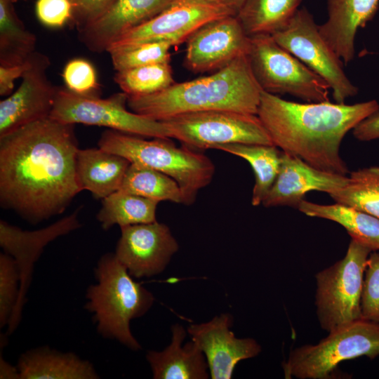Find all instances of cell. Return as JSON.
<instances>
[{"mask_svg": "<svg viewBox=\"0 0 379 379\" xmlns=\"http://www.w3.org/2000/svg\"><path fill=\"white\" fill-rule=\"evenodd\" d=\"M74 124L50 117L0 138V204L35 225L63 213L81 191Z\"/></svg>", "mask_w": 379, "mask_h": 379, "instance_id": "1", "label": "cell"}, {"mask_svg": "<svg viewBox=\"0 0 379 379\" xmlns=\"http://www.w3.org/2000/svg\"><path fill=\"white\" fill-rule=\"evenodd\" d=\"M379 109L375 100L352 105L328 101L297 102L262 91L257 115L274 145L309 165L346 175L340 154L345 135Z\"/></svg>", "mask_w": 379, "mask_h": 379, "instance_id": "2", "label": "cell"}, {"mask_svg": "<svg viewBox=\"0 0 379 379\" xmlns=\"http://www.w3.org/2000/svg\"><path fill=\"white\" fill-rule=\"evenodd\" d=\"M262 91L246 54L211 75L175 82L149 95H128L127 106L137 114L157 121L210 110L257 114Z\"/></svg>", "mask_w": 379, "mask_h": 379, "instance_id": "3", "label": "cell"}, {"mask_svg": "<svg viewBox=\"0 0 379 379\" xmlns=\"http://www.w3.org/2000/svg\"><path fill=\"white\" fill-rule=\"evenodd\" d=\"M94 272L97 284L87 289L85 308L93 314L98 332L132 350H140L130 321L148 312L154 301L152 293L133 279L114 253L103 255Z\"/></svg>", "mask_w": 379, "mask_h": 379, "instance_id": "4", "label": "cell"}, {"mask_svg": "<svg viewBox=\"0 0 379 379\" xmlns=\"http://www.w3.org/2000/svg\"><path fill=\"white\" fill-rule=\"evenodd\" d=\"M142 137L108 129L101 134L98 145L131 163L171 177L180 187L182 204H192L199 190L206 187L213 178L215 166L212 161L185 145L178 147L169 138L147 140Z\"/></svg>", "mask_w": 379, "mask_h": 379, "instance_id": "5", "label": "cell"}, {"mask_svg": "<svg viewBox=\"0 0 379 379\" xmlns=\"http://www.w3.org/2000/svg\"><path fill=\"white\" fill-rule=\"evenodd\" d=\"M379 356V323L359 319L328 333L317 344L293 349L282 364L286 378H330L339 364Z\"/></svg>", "mask_w": 379, "mask_h": 379, "instance_id": "6", "label": "cell"}, {"mask_svg": "<svg viewBox=\"0 0 379 379\" xmlns=\"http://www.w3.org/2000/svg\"><path fill=\"white\" fill-rule=\"evenodd\" d=\"M372 251L351 239L345 256L316 276L315 305L327 332L361 319V298L367 260Z\"/></svg>", "mask_w": 379, "mask_h": 379, "instance_id": "7", "label": "cell"}, {"mask_svg": "<svg viewBox=\"0 0 379 379\" xmlns=\"http://www.w3.org/2000/svg\"><path fill=\"white\" fill-rule=\"evenodd\" d=\"M248 58L263 91L305 102L328 101L330 88L317 74L281 46L270 34L250 36Z\"/></svg>", "mask_w": 379, "mask_h": 379, "instance_id": "8", "label": "cell"}, {"mask_svg": "<svg viewBox=\"0 0 379 379\" xmlns=\"http://www.w3.org/2000/svg\"><path fill=\"white\" fill-rule=\"evenodd\" d=\"M128 95L114 93L107 98L84 96L58 87L50 118L65 124L98 126L130 134L170 138L165 124L126 109Z\"/></svg>", "mask_w": 379, "mask_h": 379, "instance_id": "9", "label": "cell"}, {"mask_svg": "<svg viewBox=\"0 0 379 379\" xmlns=\"http://www.w3.org/2000/svg\"><path fill=\"white\" fill-rule=\"evenodd\" d=\"M162 121L170 138L191 149H213L230 143L273 145L257 114L230 110L182 114Z\"/></svg>", "mask_w": 379, "mask_h": 379, "instance_id": "10", "label": "cell"}, {"mask_svg": "<svg viewBox=\"0 0 379 379\" xmlns=\"http://www.w3.org/2000/svg\"><path fill=\"white\" fill-rule=\"evenodd\" d=\"M272 36L327 83L335 102L345 103L357 94L358 88L345 73L343 61L321 36L307 8H299L287 25Z\"/></svg>", "mask_w": 379, "mask_h": 379, "instance_id": "11", "label": "cell"}, {"mask_svg": "<svg viewBox=\"0 0 379 379\" xmlns=\"http://www.w3.org/2000/svg\"><path fill=\"white\" fill-rule=\"evenodd\" d=\"M229 15L236 13L215 0H175L153 18L119 36L107 52L153 41L177 46L202 25Z\"/></svg>", "mask_w": 379, "mask_h": 379, "instance_id": "12", "label": "cell"}, {"mask_svg": "<svg viewBox=\"0 0 379 379\" xmlns=\"http://www.w3.org/2000/svg\"><path fill=\"white\" fill-rule=\"evenodd\" d=\"M51 61L35 51L18 89L0 102V138L29 124L50 117L58 86L48 79Z\"/></svg>", "mask_w": 379, "mask_h": 379, "instance_id": "13", "label": "cell"}, {"mask_svg": "<svg viewBox=\"0 0 379 379\" xmlns=\"http://www.w3.org/2000/svg\"><path fill=\"white\" fill-rule=\"evenodd\" d=\"M250 40L236 15L211 20L187 38L183 65L196 74L214 72L248 54Z\"/></svg>", "mask_w": 379, "mask_h": 379, "instance_id": "14", "label": "cell"}, {"mask_svg": "<svg viewBox=\"0 0 379 379\" xmlns=\"http://www.w3.org/2000/svg\"><path fill=\"white\" fill-rule=\"evenodd\" d=\"M78 215L79 210L74 211L46 227L33 231L23 230L0 220V246L15 260L20 277L19 295L8 324V333H13L20 322L35 262L49 243L81 227Z\"/></svg>", "mask_w": 379, "mask_h": 379, "instance_id": "15", "label": "cell"}, {"mask_svg": "<svg viewBox=\"0 0 379 379\" xmlns=\"http://www.w3.org/2000/svg\"><path fill=\"white\" fill-rule=\"evenodd\" d=\"M115 255L135 278L162 272L179 245L169 227L157 221L121 227Z\"/></svg>", "mask_w": 379, "mask_h": 379, "instance_id": "16", "label": "cell"}, {"mask_svg": "<svg viewBox=\"0 0 379 379\" xmlns=\"http://www.w3.org/2000/svg\"><path fill=\"white\" fill-rule=\"evenodd\" d=\"M230 314H221L209 321L192 324L187 332L202 350L212 379H230L237 364L256 357L261 346L251 338H238L230 329Z\"/></svg>", "mask_w": 379, "mask_h": 379, "instance_id": "17", "label": "cell"}, {"mask_svg": "<svg viewBox=\"0 0 379 379\" xmlns=\"http://www.w3.org/2000/svg\"><path fill=\"white\" fill-rule=\"evenodd\" d=\"M348 177L312 167L302 159L281 151L277 177L262 201L265 207L298 208L310 191L329 194L343 186Z\"/></svg>", "mask_w": 379, "mask_h": 379, "instance_id": "18", "label": "cell"}, {"mask_svg": "<svg viewBox=\"0 0 379 379\" xmlns=\"http://www.w3.org/2000/svg\"><path fill=\"white\" fill-rule=\"evenodd\" d=\"M175 0H116L98 19L79 31L81 43L102 53L119 36L153 18Z\"/></svg>", "mask_w": 379, "mask_h": 379, "instance_id": "19", "label": "cell"}, {"mask_svg": "<svg viewBox=\"0 0 379 379\" xmlns=\"http://www.w3.org/2000/svg\"><path fill=\"white\" fill-rule=\"evenodd\" d=\"M378 4L379 0H328V18L319 30L343 63L354 59L357 32L373 19Z\"/></svg>", "mask_w": 379, "mask_h": 379, "instance_id": "20", "label": "cell"}, {"mask_svg": "<svg viewBox=\"0 0 379 379\" xmlns=\"http://www.w3.org/2000/svg\"><path fill=\"white\" fill-rule=\"evenodd\" d=\"M171 342L161 352L149 350L146 354L154 379H207L208 366L206 357L192 340L182 347L186 337L183 326H171Z\"/></svg>", "mask_w": 379, "mask_h": 379, "instance_id": "21", "label": "cell"}, {"mask_svg": "<svg viewBox=\"0 0 379 379\" xmlns=\"http://www.w3.org/2000/svg\"><path fill=\"white\" fill-rule=\"evenodd\" d=\"M131 162L126 158L100 147L79 149L76 174L81 190L103 199L118 191Z\"/></svg>", "mask_w": 379, "mask_h": 379, "instance_id": "22", "label": "cell"}, {"mask_svg": "<svg viewBox=\"0 0 379 379\" xmlns=\"http://www.w3.org/2000/svg\"><path fill=\"white\" fill-rule=\"evenodd\" d=\"M21 379H97L93 364L72 352H60L48 347L22 354L17 366Z\"/></svg>", "mask_w": 379, "mask_h": 379, "instance_id": "23", "label": "cell"}, {"mask_svg": "<svg viewBox=\"0 0 379 379\" xmlns=\"http://www.w3.org/2000/svg\"><path fill=\"white\" fill-rule=\"evenodd\" d=\"M298 210L310 217L329 220L343 226L354 239L379 251V218L341 204H319L303 199Z\"/></svg>", "mask_w": 379, "mask_h": 379, "instance_id": "24", "label": "cell"}, {"mask_svg": "<svg viewBox=\"0 0 379 379\" xmlns=\"http://www.w3.org/2000/svg\"><path fill=\"white\" fill-rule=\"evenodd\" d=\"M213 149L222 150L247 161L255 174L251 204H262L279 173L281 151L274 145L230 143L219 145Z\"/></svg>", "mask_w": 379, "mask_h": 379, "instance_id": "25", "label": "cell"}, {"mask_svg": "<svg viewBox=\"0 0 379 379\" xmlns=\"http://www.w3.org/2000/svg\"><path fill=\"white\" fill-rule=\"evenodd\" d=\"M302 0H246L236 16L249 36L273 34L284 27Z\"/></svg>", "mask_w": 379, "mask_h": 379, "instance_id": "26", "label": "cell"}, {"mask_svg": "<svg viewBox=\"0 0 379 379\" xmlns=\"http://www.w3.org/2000/svg\"><path fill=\"white\" fill-rule=\"evenodd\" d=\"M159 202L118 190L102 199L96 218L104 230L114 225L120 227L157 221Z\"/></svg>", "mask_w": 379, "mask_h": 379, "instance_id": "27", "label": "cell"}, {"mask_svg": "<svg viewBox=\"0 0 379 379\" xmlns=\"http://www.w3.org/2000/svg\"><path fill=\"white\" fill-rule=\"evenodd\" d=\"M11 0H0V65L25 63L36 51V36L18 17Z\"/></svg>", "mask_w": 379, "mask_h": 379, "instance_id": "28", "label": "cell"}, {"mask_svg": "<svg viewBox=\"0 0 379 379\" xmlns=\"http://www.w3.org/2000/svg\"><path fill=\"white\" fill-rule=\"evenodd\" d=\"M119 190L159 203L164 201L183 202L180 187L174 179L160 171L134 163H131Z\"/></svg>", "mask_w": 379, "mask_h": 379, "instance_id": "29", "label": "cell"}, {"mask_svg": "<svg viewBox=\"0 0 379 379\" xmlns=\"http://www.w3.org/2000/svg\"><path fill=\"white\" fill-rule=\"evenodd\" d=\"M328 195L335 203L379 218V166L351 172L347 184Z\"/></svg>", "mask_w": 379, "mask_h": 379, "instance_id": "30", "label": "cell"}, {"mask_svg": "<svg viewBox=\"0 0 379 379\" xmlns=\"http://www.w3.org/2000/svg\"><path fill=\"white\" fill-rule=\"evenodd\" d=\"M114 81L128 95H145L167 88L175 81L170 62L117 72Z\"/></svg>", "mask_w": 379, "mask_h": 379, "instance_id": "31", "label": "cell"}, {"mask_svg": "<svg viewBox=\"0 0 379 379\" xmlns=\"http://www.w3.org/2000/svg\"><path fill=\"white\" fill-rule=\"evenodd\" d=\"M172 44L167 41H153L109 53L117 72L139 67L170 62Z\"/></svg>", "mask_w": 379, "mask_h": 379, "instance_id": "32", "label": "cell"}, {"mask_svg": "<svg viewBox=\"0 0 379 379\" xmlns=\"http://www.w3.org/2000/svg\"><path fill=\"white\" fill-rule=\"evenodd\" d=\"M20 281V272L14 258L0 254V327L8 325L17 302Z\"/></svg>", "mask_w": 379, "mask_h": 379, "instance_id": "33", "label": "cell"}, {"mask_svg": "<svg viewBox=\"0 0 379 379\" xmlns=\"http://www.w3.org/2000/svg\"><path fill=\"white\" fill-rule=\"evenodd\" d=\"M62 77L65 87L72 93L84 96H100V87L93 64L84 58L69 60Z\"/></svg>", "mask_w": 379, "mask_h": 379, "instance_id": "34", "label": "cell"}, {"mask_svg": "<svg viewBox=\"0 0 379 379\" xmlns=\"http://www.w3.org/2000/svg\"><path fill=\"white\" fill-rule=\"evenodd\" d=\"M363 319L379 323V252L372 251L367 260L361 298Z\"/></svg>", "mask_w": 379, "mask_h": 379, "instance_id": "35", "label": "cell"}, {"mask_svg": "<svg viewBox=\"0 0 379 379\" xmlns=\"http://www.w3.org/2000/svg\"><path fill=\"white\" fill-rule=\"evenodd\" d=\"M36 15L44 26L60 28L69 24L72 17L71 0H36Z\"/></svg>", "mask_w": 379, "mask_h": 379, "instance_id": "36", "label": "cell"}, {"mask_svg": "<svg viewBox=\"0 0 379 379\" xmlns=\"http://www.w3.org/2000/svg\"><path fill=\"white\" fill-rule=\"evenodd\" d=\"M116 0H71L72 17L69 25L80 31L105 13Z\"/></svg>", "mask_w": 379, "mask_h": 379, "instance_id": "37", "label": "cell"}, {"mask_svg": "<svg viewBox=\"0 0 379 379\" xmlns=\"http://www.w3.org/2000/svg\"><path fill=\"white\" fill-rule=\"evenodd\" d=\"M353 136L359 141L379 139V109L360 121L352 131Z\"/></svg>", "mask_w": 379, "mask_h": 379, "instance_id": "38", "label": "cell"}, {"mask_svg": "<svg viewBox=\"0 0 379 379\" xmlns=\"http://www.w3.org/2000/svg\"><path fill=\"white\" fill-rule=\"evenodd\" d=\"M29 66V59L23 64L13 66L0 65V95H10L14 89L15 81L22 77Z\"/></svg>", "mask_w": 379, "mask_h": 379, "instance_id": "39", "label": "cell"}, {"mask_svg": "<svg viewBox=\"0 0 379 379\" xmlns=\"http://www.w3.org/2000/svg\"><path fill=\"white\" fill-rule=\"evenodd\" d=\"M0 364V378H20L18 368H14L4 359H1Z\"/></svg>", "mask_w": 379, "mask_h": 379, "instance_id": "40", "label": "cell"}, {"mask_svg": "<svg viewBox=\"0 0 379 379\" xmlns=\"http://www.w3.org/2000/svg\"><path fill=\"white\" fill-rule=\"evenodd\" d=\"M232 10L237 15L246 0H215Z\"/></svg>", "mask_w": 379, "mask_h": 379, "instance_id": "41", "label": "cell"}, {"mask_svg": "<svg viewBox=\"0 0 379 379\" xmlns=\"http://www.w3.org/2000/svg\"><path fill=\"white\" fill-rule=\"evenodd\" d=\"M12 1H13L14 3L19 1V0H11Z\"/></svg>", "mask_w": 379, "mask_h": 379, "instance_id": "42", "label": "cell"}]
</instances>
